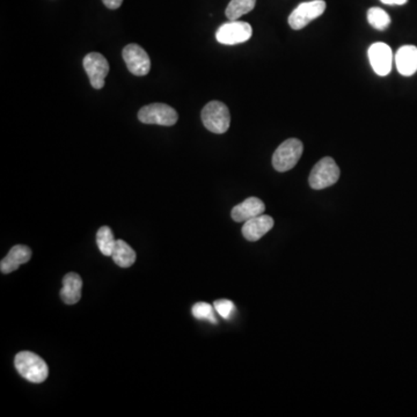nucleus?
<instances>
[{
    "mask_svg": "<svg viewBox=\"0 0 417 417\" xmlns=\"http://www.w3.org/2000/svg\"><path fill=\"white\" fill-rule=\"evenodd\" d=\"M97 243L102 255L112 256V250L115 248L116 240L110 228L108 226L100 228L97 233Z\"/></svg>",
    "mask_w": 417,
    "mask_h": 417,
    "instance_id": "18",
    "label": "nucleus"
},
{
    "mask_svg": "<svg viewBox=\"0 0 417 417\" xmlns=\"http://www.w3.org/2000/svg\"><path fill=\"white\" fill-rule=\"evenodd\" d=\"M380 1L386 5H405L408 0H380Z\"/></svg>",
    "mask_w": 417,
    "mask_h": 417,
    "instance_id": "23",
    "label": "nucleus"
},
{
    "mask_svg": "<svg viewBox=\"0 0 417 417\" xmlns=\"http://www.w3.org/2000/svg\"><path fill=\"white\" fill-rule=\"evenodd\" d=\"M14 365L20 376L33 384L43 383L49 374L47 363L34 352H19L14 359Z\"/></svg>",
    "mask_w": 417,
    "mask_h": 417,
    "instance_id": "1",
    "label": "nucleus"
},
{
    "mask_svg": "<svg viewBox=\"0 0 417 417\" xmlns=\"http://www.w3.org/2000/svg\"><path fill=\"white\" fill-rule=\"evenodd\" d=\"M252 26L243 21H230L219 27L216 38L225 46L243 43L252 38Z\"/></svg>",
    "mask_w": 417,
    "mask_h": 417,
    "instance_id": "7",
    "label": "nucleus"
},
{
    "mask_svg": "<svg viewBox=\"0 0 417 417\" xmlns=\"http://www.w3.org/2000/svg\"><path fill=\"white\" fill-rule=\"evenodd\" d=\"M339 166L333 158L326 157L324 159L315 164V167L312 169L308 184L311 186L312 189L321 190L324 188L330 187L337 184L339 181Z\"/></svg>",
    "mask_w": 417,
    "mask_h": 417,
    "instance_id": "3",
    "label": "nucleus"
},
{
    "mask_svg": "<svg viewBox=\"0 0 417 417\" xmlns=\"http://www.w3.org/2000/svg\"><path fill=\"white\" fill-rule=\"evenodd\" d=\"M138 120L144 125L171 127L179 120L178 112L166 103H151L138 112Z\"/></svg>",
    "mask_w": 417,
    "mask_h": 417,
    "instance_id": "5",
    "label": "nucleus"
},
{
    "mask_svg": "<svg viewBox=\"0 0 417 417\" xmlns=\"http://www.w3.org/2000/svg\"><path fill=\"white\" fill-rule=\"evenodd\" d=\"M326 3L324 0H312L302 3L289 16V25L295 31L305 28L313 20L324 14Z\"/></svg>",
    "mask_w": 417,
    "mask_h": 417,
    "instance_id": "6",
    "label": "nucleus"
},
{
    "mask_svg": "<svg viewBox=\"0 0 417 417\" xmlns=\"http://www.w3.org/2000/svg\"><path fill=\"white\" fill-rule=\"evenodd\" d=\"M396 69L405 77H411L417 71V48L415 46H403L396 55Z\"/></svg>",
    "mask_w": 417,
    "mask_h": 417,
    "instance_id": "14",
    "label": "nucleus"
},
{
    "mask_svg": "<svg viewBox=\"0 0 417 417\" xmlns=\"http://www.w3.org/2000/svg\"><path fill=\"white\" fill-rule=\"evenodd\" d=\"M102 3L110 10H117L123 3V0H102Z\"/></svg>",
    "mask_w": 417,
    "mask_h": 417,
    "instance_id": "22",
    "label": "nucleus"
},
{
    "mask_svg": "<svg viewBox=\"0 0 417 417\" xmlns=\"http://www.w3.org/2000/svg\"><path fill=\"white\" fill-rule=\"evenodd\" d=\"M31 258V249L23 245L12 247L10 253L1 260L0 270L3 274H11L19 268L20 265L27 263Z\"/></svg>",
    "mask_w": 417,
    "mask_h": 417,
    "instance_id": "13",
    "label": "nucleus"
},
{
    "mask_svg": "<svg viewBox=\"0 0 417 417\" xmlns=\"http://www.w3.org/2000/svg\"><path fill=\"white\" fill-rule=\"evenodd\" d=\"M265 210V203L262 202L261 199L258 197H249V199H245L243 203L234 206L231 212V216L234 221H237V223H243V221L245 223L248 219L263 215Z\"/></svg>",
    "mask_w": 417,
    "mask_h": 417,
    "instance_id": "12",
    "label": "nucleus"
},
{
    "mask_svg": "<svg viewBox=\"0 0 417 417\" xmlns=\"http://www.w3.org/2000/svg\"><path fill=\"white\" fill-rule=\"evenodd\" d=\"M274 228V219L270 216L260 215L245 221L243 236L248 241H258Z\"/></svg>",
    "mask_w": 417,
    "mask_h": 417,
    "instance_id": "11",
    "label": "nucleus"
},
{
    "mask_svg": "<svg viewBox=\"0 0 417 417\" xmlns=\"http://www.w3.org/2000/svg\"><path fill=\"white\" fill-rule=\"evenodd\" d=\"M112 260L121 268H129L136 262V252L125 243V240H116L115 248L112 250Z\"/></svg>",
    "mask_w": 417,
    "mask_h": 417,
    "instance_id": "16",
    "label": "nucleus"
},
{
    "mask_svg": "<svg viewBox=\"0 0 417 417\" xmlns=\"http://www.w3.org/2000/svg\"><path fill=\"white\" fill-rule=\"evenodd\" d=\"M368 21L374 29L385 31L391 23V18L383 9L372 7L368 11Z\"/></svg>",
    "mask_w": 417,
    "mask_h": 417,
    "instance_id": "19",
    "label": "nucleus"
},
{
    "mask_svg": "<svg viewBox=\"0 0 417 417\" xmlns=\"http://www.w3.org/2000/svg\"><path fill=\"white\" fill-rule=\"evenodd\" d=\"M369 60L374 71L380 77H385L392 70V49L383 42L374 43L369 48Z\"/></svg>",
    "mask_w": 417,
    "mask_h": 417,
    "instance_id": "10",
    "label": "nucleus"
},
{
    "mask_svg": "<svg viewBox=\"0 0 417 417\" xmlns=\"http://www.w3.org/2000/svg\"><path fill=\"white\" fill-rule=\"evenodd\" d=\"M256 5V0H231L225 14L230 21H236L247 13L252 12Z\"/></svg>",
    "mask_w": 417,
    "mask_h": 417,
    "instance_id": "17",
    "label": "nucleus"
},
{
    "mask_svg": "<svg viewBox=\"0 0 417 417\" xmlns=\"http://www.w3.org/2000/svg\"><path fill=\"white\" fill-rule=\"evenodd\" d=\"M123 60L128 66L129 71L137 77H143L151 70V60L143 48L138 44H128L123 49Z\"/></svg>",
    "mask_w": 417,
    "mask_h": 417,
    "instance_id": "9",
    "label": "nucleus"
},
{
    "mask_svg": "<svg viewBox=\"0 0 417 417\" xmlns=\"http://www.w3.org/2000/svg\"><path fill=\"white\" fill-rule=\"evenodd\" d=\"M213 306H215V311L221 315V318L226 319V320H228L236 311V306L228 299L216 300Z\"/></svg>",
    "mask_w": 417,
    "mask_h": 417,
    "instance_id": "21",
    "label": "nucleus"
},
{
    "mask_svg": "<svg viewBox=\"0 0 417 417\" xmlns=\"http://www.w3.org/2000/svg\"><path fill=\"white\" fill-rule=\"evenodd\" d=\"M193 315L199 320L210 321L212 324H217L215 318V311L208 302H199L193 306Z\"/></svg>",
    "mask_w": 417,
    "mask_h": 417,
    "instance_id": "20",
    "label": "nucleus"
},
{
    "mask_svg": "<svg viewBox=\"0 0 417 417\" xmlns=\"http://www.w3.org/2000/svg\"><path fill=\"white\" fill-rule=\"evenodd\" d=\"M304 147L297 138H290L280 144L273 156V166L280 173L290 171L297 165L302 156Z\"/></svg>",
    "mask_w": 417,
    "mask_h": 417,
    "instance_id": "4",
    "label": "nucleus"
},
{
    "mask_svg": "<svg viewBox=\"0 0 417 417\" xmlns=\"http://www.w3.org/2000/svg\"><path fill=\"white\" fill-rule=\"evenodd\" d=\"M83 65L90 78V85L95 90H101L105 86V79L110 72L108 60L101 53H90L85 56Z\"/></svg>",
    "mask_w": 417,
    "mask_h": 417,
    "instance_id": "8",
    "label": "nucleus"
},
{
    "mask_svg": "<svg viewBox=\"0 0 417 417\" xmlns=\"http://www.w3.org/2000/svg\"><path fill=\"white\" fill-rule=\"evenodd\" d=\"M201 117L204 127L213 134H224L230 128V110L228 106L221 101L206 103L202 110Z\"/></svg>",
    "mask_w": 417,
    "mask_h": 417,
    "instance_id": "2",
    "label": "nucleus"
},
{
    "mask_svg": "<svg viewBox=\"0 0 417 417\" xmlns=\"http://www.w3.org/2000/svg\"><path fill=\"white\" fill-rule=\"evenodd\" d=\"M83 280L75 273H69L63 278V287L60 290V298L68 305H75L81 299Z\"/></svg>",
    "mask_w": 417,
    "mask_h": 417,
    "instance_id": "15",
    "label": "nucleus"
}]
</instances>
